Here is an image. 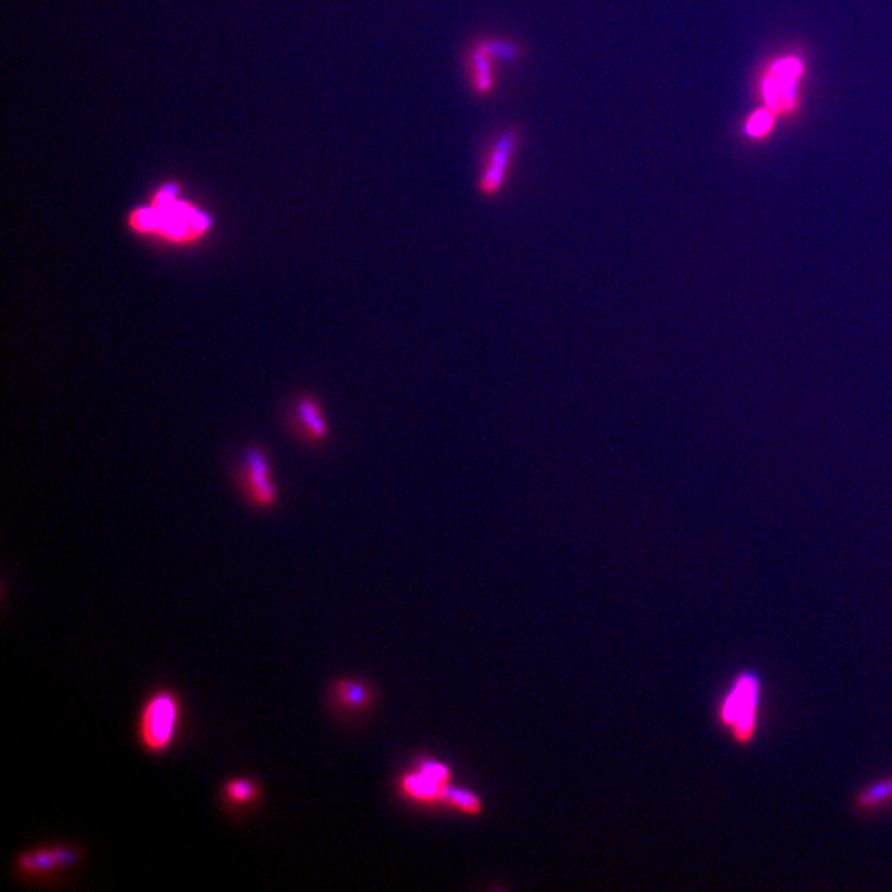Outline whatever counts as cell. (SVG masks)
<instances>
[{
    "label": "cell",
    "mask_w": 892,
    "mask_h": 892,
    "mask_svg": "<svg viewBox=\"0 0 892 892\" xmlns=\"http://www.w3.org/2000/svg\"><path fill=\"white\" fill-rule=\"evenodd\" d=\"M765 703V679L755 668L737 669L717 699L714 719L729 741L749 749L759 737Z\"/></svg>",
    "instance_id": "6da1fadb"
},
{
    "label": "cell",
    "mask_w": 892,
    "mask_h": 892,
    "mask_svg": "<svg viewBox=\"0 0 892 892\" xmlns=\"http://www.w3.org/2000/svg\"><path fill=\"white\" fill-rule=\"evenodd\" d=\"M128 223L134 233L179 247L200 242L212 227L209 215L192 205L177 202L172 189L159 192L151 207L134 210Z\"/></svg>",
    "instance_id": "7a4b0ae2"
},
{
    "label": "cell",
    "mask_w": 892,
    "mask_h": 892,
    "mask_svg": "<svg viewBox=\"0 0 892 892\" xmlns=\"http://www.w3.org/2000/svg\"><path fill=\"white\" fill-rule=\"evenodd\" d=\"M182 722V703L172 689H157L144 703L138 719V737L152 755L166 754L176 742Z\"/></svg>",
    "instance_id": "3957f363"
},
{
    "label": "cell",
    "mask_w": 892,
    "mask_h": 892,
    "mask_svg": "<svg viewBox=\"0 0 892 892\" xmlns=\"http://www.w3.org/2000/svg\"><path fill=\"white\" fill-rule=\"evenodd\" d=\"M521 57V45L509 38L484 37L476 40L465 55L466 78L473 93L480 98L493 95L498 86L496 63L499 60L514 63Z\"/></svg>",
    "instance_id": "277c9868"
},
{
    "label": "cell",
    "mask_w": 892,
    "mask_h": 892,
    "mask_svg": "<svg viewBox=\"0 0 892 892\" xmlns=\"http://www.w3.org/2000/svg\"><path fill=\"white\" fill-rule=\"evenodd\" d=\"M238 491L255 511H273L280 503V488L270 458L261 446L243 451L237 470Z\"/></svg>",
    "instance_id": "5b68a950"
},
{
    "label": "cell",
    "mask_w": 892,
    "mask_h": 892,
    "mask_svg": "<svg viewBox=\"0 0 892 892\" xmlns=\"http://www.w3.org/2000/svg\"><path fill=\"white\" fill-rule=\"evenodd\" d=\"M80 846L48 843L22 851L15 858V874L27 883H52L76 868L83 859Z\"/></svg>",
    "instance_id": "8992f818"
},
{
    "label": "cell",
    "mask_w": 892,
    "mask_h": 892,
    "mask_svg": "<svg viewBox=\"0 0 892 892\" xmlns=\"http://www.w3.org/2000/svg\"><path fill=\"white\" fill-rule=\"evenodd\" d=\"M521 131L516 126L506 128L489 141L478 172V194L483 199H496L508 186L514 159L521 144Z\"/></svg>",
    "instance_id": "52a82bcc"
},
{
    "label": "cell",
    "mask_w": 892,
    "mask_h": 892,
    "mask_svg": "<svg viewBox=\"0 0 892 892\" xmlns=\"http://www.w3.org/2000/svg\"><path fill=\"white\" fill-rule=\"evenodd\" d=\"M291 430L301 442L309 446L328 445L333 438V427L323 402L313 394L299 395L290 409Z\"/></svg>",
    "instance_id": "ba28073f"
},
{
    "label": "cell",
    "mask_w": 892,
    "mask_h": 892,
    "mask_svg": "<svg viewBox=\"0 0 892 892\" xmlns=\"http://www.w3.org/2000/svg\"><path fill=\"white\" fill-rule=\"evenodd\" d=\"M802 72V67L797 60L787 58L777 63L769 78L765 81V98L772 110H785L792 103L795 95L797 78Z\"/></svg>",
    "instance_id": "9c48e42d"
},
{
    "label": "cell",
    "mask_w": 892,
    "mask_h": 892,
    "mask_svg": "<svg viewBox=\"0 0 892 892\" xmlns=\"http://www.w3.org/2000/svg\"><path fill=\"white\" fill-rule=\"evenodd\" d=\"M374 691L359 679L341 678L331 684V704L342 714H359L371 709Z\"/></svg>",
    "instance_id": "30bf717a"
},
{
    "label": "cell",
    "mask_w": 892,
    "mask_h": 892,
    "mask_svg": "<svg viewBox=\"0 0 892 892\" xmlns=\"http://www.w3.org/2000/svg\"><path fill=\"white\" fill-rule=\"evenodd\" d=\"M851 807L859 817H874L892 808V774L871 780L858 788L851 800Z\"/></svg>",
    "instance_id": "8fae6325"
},
{
    "label": "cell",
    "mask_w": 892,
    "mask_h": 892,
    "mask_svg": "<svg viewBox=\"0 0 892 892\" xmlns=\"http://www.w3.org/2000/svg\"><path fill=\"white\" fill-rule=\"evenodd\" d=\"M450 785L451 783L438 782L418 769L407 772L399 780L400 793L409 800L420 803H442L446 788Z\"/></svg>",
    "instance_id": "7c38bea8"
},
{
    "label": "cell",
    "mask_w": 892,
    "mask_h": 892,
    "mask_svg": "<svg viewBox=\"0 0 892 892\" xmlns=\"http://www.w3.org/2000/svg\"><path fill=\"white\" fill-rule=\"evenodd\" d=\"M261 798L260 783L250 777H233L222 787V800L232 812H242L255 807Z\"/></svg>",
    "instance_id": "4fadbf2b"
},
{
    "label": "cell",
    "mask_w": 892,
    "mask_h": 892,
    "mask_svg": "<svg viewBox=\"0 0 892 892\" xmlns=\"http://www.w3.org/2000/svg\"><path fill=\"white\" fill-rule=\"evenodd\" d=\"M442 803L446 807L465 813V815H480L483 810V802L476 793L471 792L468 788L455 787V785L446 788Z\"/></svg>",
    "instance_id": "5bb4252c"
},
{
    "label": "cell",
    "mask_w": 892,
    "mask_h": 892,
    "mask_svg": "<svg viewBox=\"0 0 892 892\" xmlns=\"http://www.w3.org/2000/svg\"><path fill=\"white\" fill-rule=\"evenodd\" d=\"M770 126H772L770 114L767 111H759L750 119L749 124H747V131L752 136H764L769 131Z\"/></svg>",
    "instance_id": "9a60e30c"
}]
</instances>
